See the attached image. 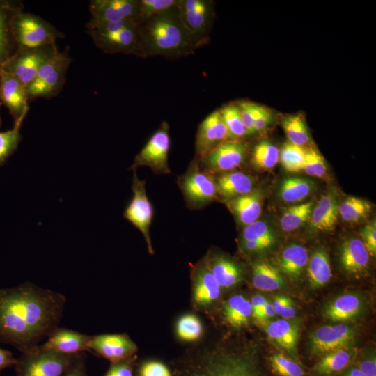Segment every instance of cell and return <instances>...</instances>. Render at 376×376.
<instances>
[{"label": "cell", "instance_id": "cell-42", "mask_svg": "<svg viewBox=\"0 0 376 376\" xmlns=\"http://www.w3.org/2000/svg\"><path fill=\"white\" fill-rule=\"evenodd\" d=\"M24 119L14 123L13 127L4 132H0V165L13 154L21 139L20 130Z\"/></svg>", "mask_w": 376, "mask_h": 376}, {"label": "cell", "instance_id": "cell-51", "mask_svg": "<svg viewBox=\"0 0 376 376\" xmlns=\"http://www.w3.org/2000/svg\"><path fill=\"white\" fill-rule=\"evenodd\" d=\"M134 357L118 363H111L104 376H133Z\"/></svg>", "mask_w": 376, "mask_h": 376}, {"label": "cell", "instance_id": "cell-26", "mask_svg": "<svg viewBox=\"0 0 376 376\" xmlns=\"http://www.w3.org/2000/svg\"><path fill=\"white\" fill-rule=\"evenodd\" d=\"M354 357L350 347L327 353L314 364L311 373L314 376H335L348 368Z\"/></svg>", "mask_w": 376, "mask_h": 376}, {"label": "cell", "instance_id": "cell-49", "mask_svg": "<svg viewBox=\"0 0 376 376\" xmlns=\"http://www.w3.org/2000/svg\"><path fill=\"white\" fill-rule=\"evenodd\" d=\"M139 376H172L168 367L157 361L143 362L139 368Z\"/></svg>", "mask_w": 376, "mask_h": 376}, {"label": "cell", "instance_id": "cell-10", "mask_svg": "<svg viewBox=\"0 0 376 376\" xmlns=\"http://www.w3.org/2000/svg\"><path fill=\"white\" fill-rule=\"evenodd\" d=\"M170 147L169 125L166 121H163L136 155L131 169L134 170L139 166H148L158 174L171 173L168 163Z\"/></svg>", "mask_w": 376, "mask_h": 376}, {"label": "cell", "instance_id": "cell-27", "mask_svg": "<svg viewBox=\"0 0 376 376\" xmlns=\"http://www.w3.org/2000/svg\"><path fill=\"white\" fill-rule=\"evenodd\" d=\"M205 260L221 288L233 287L242 280L241 267L227 257L214 255Z\"/></svg>", "mask_w": 376, "mask_h": 376}, {"label": "cell", "instance_id": "cell-1", "mask_svg": "<svg viewBox=\"0 0 376 376\" xmlns=\"http://www.w3.org/2000/svg\"><path fill=\"white\" fill-rule=\"evenodd\" d=\"M65 301L31 283L0 290V343L23 354L34 350L58 328Z\"/></svg>", "mask_w": 376, "mask_h": 376}, {"label": "cell", "instance_id": "cell-48", "mask_svg": "<svg viewBox=\"0 0 376 376\" xmlns=\"http://www.w3.org/2000/svg\"><path fill=\"white\" fill-rule=\"evenodd\" d=\"M272 306L276 314L285 320L291 319L296 315V310L292 301L286 296H276L274 299Z\"/></svg>", "mask_w": 376, "mask_h": 376}, {"label": "cell", "instance_id": "cell-28", "mask_svg": "<svg viewBox=\"0 0 376 376\" xmlns=\"http://www.w3.org/2000/svg\"><path fill=\"white\" fill-rule=\"evenodd\" d=\"M265 331L270 339L297 359V344L299 334L297 324L285 319H279L270 322Z\"/></svg>", "mask_w": 376, "mask_h": 376}, {"label": "cell", "instance_id": "cell-31", "mask_svg": "<svg viewBox=\"0 0 376 376\" xmlns=\"http://www.w3.org/2000/svg\"><path fill=\"white\" fill-rule=\"evenodd\" d=\"M253 286L262 291H275L283 286L285 281L279 269L265 261L253 264L252 269Z\"/></svg>", "mask_w": 376, "mask_h": 376}, {"label": "cell", "instance_id": "cell-60", "mask_svg": "<svg viewBox=\"0 0 376 376\" xmlns=\"http://www.w3.org/2000/svg\"><path fill=\"white\" fill-rule=\"evenodd\" d=\"M76 363V362H75ZM73 367V366H72ZM72 367L70 368V370L63 376H72L73 375V373H72Z\"/></svg>", "mask_w": 376, "mask_h": 376}, {"label": "cell", "instance_id": "cell-46", "mask_svg": "<svg viewBox=\"0 0 376 376\" xmlns=\"http://www.w3.org/2000/svg\"><path fill=\"white\" fill-rule=\"evenodd\" d=\"M203 333L200 320L194 315L182 316L177 322V334L179 338L186 341L196 340Z\"/></svg>", "mask_w": 376, "mask_h": 376}, {"label": "cell", "instance_id": "cell-36", "mask_svg": "<svg viewBox=\"0 0 376 376\" xmlns=\"http://www.w3.org/2000/svg\"><path fill=\"white\" fill-rule=\"evenodd\" d=\"M371 204L362 198L350 196L338 205V216L346 222L357 223L368 217Z\"/></svg>", "mask_w": 376, "mask_h": 376}, {"label": "cell", "instance_id": "cell-43", "mask_svg": "<svg viewBox=\"0 0 376 376\" xmlns=\"http://www.w3.org/2000/svg\"><path fill=\"white\" fill-rule=\"evenodd\" d=\"M179 0H139L136 22H143L177 6Z\"/></svg>", "mask_w": 376, "mask_h": 376}, {"label": "cell", "instance_id": "cell-47", "mask_svg": "<svg viewBox=\"0 0 376 376\" xmlns=\"http://www.w3.org/2000/svg\"><path fill=\"white\" fill-rule=\"evenodd\" d=\"M251 110L255 133L264 131L272 120L271 111L259 104L251 102Z\"/></svg>", "mask_w": 376, "mask_h": 376}, {"label": "cell", "instance_id": "cell-56", "mask_svg": "<svg viewBox=\"0 0 376 376\" xmlns=\"http://www.w3.org/2000/svg\"><path fill=\"white\" fill-rule=\"evenodd\" d=\"M17 360L14 358L12 353L0 347V370L6 368L16 365Z\"/></svg>", "mask_w": 376, "mask_h": 376}, {"label": "cell", "instance_id": "cell-55", "mask_svg": "<svg viewBox=\"0 0 376 376\" xmlns=\"http://www.w3.org/2000/svg\"><path fill=\"white\" fill-rule=\"evenodd\" d=\"M267 301V299L260 295H256L252 297L251 301L252 307V316L256 320L258 318L261 311Z\"/></svg>", "mask_w": 376, "mask_h": 376}, {"label": "cell", "instance_id": "cell-20", "mask_svg": "<svg viewBox=\"0 0 376 376\" xmlns=\"http://www.w3.org/2000/svg\"><path fill=\"white\" fill-rule=\"evenodd\" d=\"M20 8L22 6L19 2L0 0V77L4 65L18 49L11 31V20L15 12Z\"/></svg>", "mask_w": 376, "mask_h": 376}, {"label": "cell", "instance_id": "cell-29", "mask_svg": "<svg viewBox=\"0 0 376 376\" xmlns=\"http://www.w3.org/2000/svg\"><path fill=\"white\" fill-rule=\"evenodd\" d=\"M307 249L299 244H291L285 246L279 255L278 262L281 270L292 279L301 276L307 265Z\"/></svg>", "mask_w": 376, "mask_h": 376}, {"label": "cell", "instance_id": "cell-5", "mask_svg": "<svg viewBox=\"0 0 376 376\" xmlns=\"http://www.w3.org/2000/svg\"><path fill=\"white\" fill-rule=\"evenodd\" d=\"M11 31L18 49L54 46L57 38L63 37L46 20L24 12L22 8L17 10L12 18Z\"/></svg>", "mask_w": 376, "mask_h": 376}, {"label": "cell", "instance_id": "cell-16", "mask_svg": "<svg viewBox=\"0 0 376 376\" xmlns=\"http://www.w3.org/2000/svg\"><path fill=\"white\" fill-rule=\"evenodd\" d=\"M229 140L233 139L222 119L219 110L216 109L208 114L198 125L195 141L196 159H201L216 146Z\"/></svg>", "mask_w": 376, "mask_h": 376}, {"label": "cell", "instance_id": "cell-19", "mask_svg": "<svg viewBox=\"0 0 376 376\" xmlns=\"http://www.w3.org/2000/svg\"><path fill=\"white\" fill-rule=\"evenodd\" d=\"M91 336L83 334L76 331L57 328L39 347L43 350L61 354H75L88 351Z\"/></svg>", "mask_w": 376, "mask_h": 376}, {"label": "cell", "instance_id": "cell-25", "mask_svg": "<svg viewBox=\"0 0 376 376\" xmlns=\"http://www.w3.org/2000/svg\"><path fill=\"white\" fill-rule=\"evenodd\" d=\"M221 287L209 269L205 260L198 265L194 273V299L200 306L214 302L220 296Z\"/></svg>", "mask_w": 376, "mask_h": 376}, {"label": "cell", "instance_id": "cell-13", "mask_svg": "<svg viewBox=\"0 0 376 376\" xmlns=\"http://www.w3.org/2000/svg\"><path fill=\"white\" fill-rule=\"evenodd\" d=\"M248 147L244 140L223 142L197 159L201 169L215 175L230 171L242 165L247 155Z\"/></svg>", "mask_w": 376, "mask_h": 376}, {"label": "cell", "instance_id": "cell-2", "mask_svg": "<svg viewBox=\"0 0 376 376\" xmlns=\"http://www.w3.org/2000/svg\"><path fill=\"white\" fill-rule=\"evenodd\" d=\"M140 58L178 59L193 54L196 47L183 26L178 5L138 23Z\"/></svg>", "mask_w": 376, "mask_h": 376}, {"label": "cell", "instance_id": "cell-3", "mask_svg": "<svg viewBox=\"0 0 376 376\" xmlns=\"http://www.w3.org/2000/svg\"><path fill=\"white\" fill-rule=\"evenodd\" d=\"M178 376H267L254 354L217 350L186 363Z\"/></svg>", "mask_w": 376, "mask_h": 376}, {"label": "cell", "instance_id": "cell-57", "mask_svg": "<svg viewBox=\"0 0 376 376\" xmlns=\"http://www.w3.org/2000/svg\"><path fill=\"white\" fill-rule=\"evenodd\" d=\"M275 315L276 313L272 304L267 301L257 320L259 322H264L267 319L273 318Z\"/></svg>", "mask_w": 376, "mask_h": 376}, {"label": "cell", "instance_id": "cell-6", "mask_svg": "<svg viewBox=\"0 0 376 376\" xmlns=\"http://www.w3.org/2000/svg\"><path fill=\"white\" fill-rule=\"evenodd\" d=\"M81 357L36 349L23 354L17 360V376H63Z\"/></svg>", "mask_w": 376, "mask_h": 376}, {"label": "cell", "instance_id": "cell-15", "mask_svg": "<svg viewBox=\"0 0 376 376\" xmlns=\"http://www.w3.org/2000/svg\"><path fill=\"white\" fill-rule=\"evenodd\" d=\"M139 0H93L89 4L91 19L86 26L125 19H136Z\"/></svg>", "mask_w": 376, "mask_h": 376}, {"label": "cell", "instance_id": "cell-38", "mask_svg": "<svg viewBox=\"0 0 376 376\" xmlns=\"http://www.w3.org/2000/svg\"><path fill=\"white\" fill-rule=\"evenodd\" d=\"M282 126L290 143L301 147L309 143V132L301 115L287 116L283 119Z\"/></svg>", "mask_w": 376, "mask_h": 376}, {"label": "cell", "instance_id": "cell-59", "mask_svg": "<svg viewBox=\"0 0 376 376\" xmlns=\"http://www.w3.org/2000/svg\"><path fill=\"white\" fill-rule=\"evenodd\" d=\"M340 376H365L362 372L357 367H350L347 370L343 371Z\"/></svg>", "mask_w": 376, "mask_h": 376}, {"label": "cell", "instance_id": "cell-53", "mask_svg": "<svg viewBox=\"0 0 376 376\" xmlns=\"http://www.w3.org/2000/svg\"><path fill=\"white\" fill-rule=\"evenodd\" d=\"M243 249L248 253H260L269 249L274 242L269 241H241Z\"/></svg>", "mask_w": 376, "mask_h": 376}, {"label": "cell", "instance_id": "cell-39", "mask_svg": "<svg viewBox=\"0 0 376 376\" xmlns=\"http://www.w3.org/2000/svg\"><path fill=\"white\" fill-rule=\"evenodd\" d=\"M222 119L232 138L243 140L249 136L243 124L237 103H230L219 109Z\"/></svg>", "mask_w": 376, "mask_h": 376}, {"label": "cell", "instance_id": "cell-58", "mask_svg": "<svg viewBox=\"0 0 376 376\" xmlns=\"http://www.w3.org/2000/svg\"><path fill=\"white\" fill-rule=\"evenodd\" d=\"M72 373V376H86L84 364L81 357L73 365Z\"/></svg>", "mask_w": 376, "mask_h": 376}, {"label": "cell", "instance_id": "cell-40", "mask_svg": "<svg viewBox=\"0 0 376 376\" xmlns=\"http://www.w3.org/2000/svg\"><path fill=\"white\" fill-rule=\"evenodd\" d=\"M267 363L272 373L276 376H305L304 368L294 359L283 353L269 356Z\"/></svg>", "mask_w": 376, "mask_h": 376}, {"label": "cell", "instance_id": "cell-11", "mask_svg": "<svg viewBox=\"0 0 376 376\" xmlns=\"http://www.w3.org/2000/svg\"><path fill=\"white\" fill-rule=\"evenodd\" d=\"M132 191L133 196L127 203L123 217L143 235L150 254H154L150 235L154 210L146 190V181L140 180L136 169L133 170Z\"/></svg>", "mask_w": 376, "mask_h": 376}, {"label": "cell", "instance_id": "cell-32", "mask_svg": "<svg viewBox=\"0 0 376 376\" xmlns=\"http://www.w3.org/2000/svg\"><path fill=\"white\" fill-rule=\"evenodd\" d=\"M307 274L311 288L324 285L331 277L329 256L323 248L316 249L308 258Z\"/></svg>", "mask_w": 376, "mask_h": 376}, {"label": "cell", "instance_id": "cell-23", "mask_svg": "<svg viewBox=\"0 0 376 376\" xmlns=\"http://www.w3.org/2000/svg\"><path fill=\"white\" fill-rule=\"evenodd\" d=\"M370 254L363 241L359 238H349L340 247V262L343 269L350 274H359L368 266Z\"/></svg>", "mask_w": 376, "mask_h": 376}, {"label": "cell", "instance_id": "cell-24", "mask_svg": "<svg viewBox=\"0 0 376 376\" xmlns=\"http://www.w3.org/2000/svg\"><path fill=\"white\" fill-rule=\"evenodd\" d=\"M338 202L334 194L322 195L312 210L310 227L316 231L329 232L334 229L338 217Z\"/></svg>", "mask_w": 376, "mask_h": 376}, {"label": "cell", "instance_id": "cell-9", "mask_svg": "<svg viewBox=\"0 0 376 376\" xmlns=\"http://www.w3.org/2000/svg\"><path fill=\"white\" fill-rule=\"evenodd\" d=\"M70 61L67 53L56 50L26 87L29 99L48 98L56 95L65 83Z\"/></svg>", "mask_w": 376, "mask_h": 376}, {"label": "cell", "instance_id": "cell-45", "mask_svg": "<svg viewBox=\"0 0 376 376\" xmlns=\"http://www.w3.org/2000/svg\"><path fill=\"white\" fill-rule=\"evenodd\" d=\"M276 242V236L272 227L263 220H256L243 228L241 241Z\"/></svg>", "mask_w": 376, "mask_h": 376}, {"label": "cell", "instance_id": "cell-44", "mask_svg": "<svg viewBox=\"0 0 376 376\" xmlns=\"http://www.w3.org/2000/svg\"><path fill=\"white\" fill-rule=\"evenodd\" d=\"M308 175L324 178L327 172L325 159L321 153L315 148H305L303 169Z\"/></svg>", "mask_w": 376, "mask_h": 376}, {"label": "cell", "instance_id": "cell-21", "mask_svg": "<svg viewBox=\"0 0 376 376\" xmlns=\"http://www.w3.org/2000/svg\"><path fill=\"white\" fill-rule=\"evenodd\" d=\"M214 175L219 197L226 201L255 189V180L248 173L233 170Z\"/></svg>", "mask_w": 376, "mask_h": 376}, {"label": "cell", "instance_id": "cell-18", "mask_svg": "<svg viewBox=\"0 0 376 376\" xmlns=\"http://www.w3.org/2000/svg\"><path fill=\"white\" fill-rule=\"evenodd\" d=\"M29 100L26 87L3 70L0 77V104L7 108L14 123L24 120L29 109Z\"/></svg>", "mask_w": 376, "mask_h": 376}, {"label": "cell", "instance_id": "cell-50", "mask_svg": "<svg viewBox=\"0 0 376 376\" xmlns=\"http://www.w3.org/2000/svg\"><path fill=\"white\" fill-rule=\"evenodd\" d=\"M361 235L363 242L369 254L372 256L376 255V224L372 221L364 226L361 230Z\"/></svg>", "mask_w": 376, "mask_h": 376}, {"label": "cell", "instance_id": "cell-12", "mask_svg": "<svg viewBox=\"0 0 376 376\" xmlns=\"http://www.w3.org/2000/svg\"><path fill=\"white\" fill-rule=\"evenodd\" d=\"M56 50V45L17 49L6 63L3 70L15 77L26 87L34 79L42 65Z\"/></svg>", "mask_w": 376, "mask_h": 376}, {"label": "cell", "instance_id": "cell-30", "mask_svg": "<svg viewBox=\"0 0 376 376\" xmlns=\"http://www.w3.org/2000/svg\"><path fill=\"white\" fill-rule=\"evenodd\" d=\"M315 189V183L308 178L288 177L281 182L278 195L283 202L297 203L310 196Z\"/></svg>", "mask_w": 376, "mask_h": 376}, {"label": "cell", "instance_id": "cell-8", "mask_svg": "<svg viewBox=\"0 0 376 376\" xmlns=\"http://www.w3.org/2000/svg\"><path fill=\"white\" fill-rule=\"evenodd\" d=\"M178 9L180 20L197 49L210 41V33L214 17V2L211 0H179Z\"/></svg>", "mask_w": 376, "mask_h": 376}, {"label": "cell", "instance_id": "cell-4", "mask_svg": "<svg viewBox=\"0 0 376 376\" xmlns=\"http://www.w3.org/2000/svg\"><path fill=\"white\" fill-rule=\"evenodd\" d=\"M95 45L106 54H125L140 58L138 22L125 19L86 26Z\"/></svg>", "mask_w": 376, "mask_h": 376}, {"label": "cell", "instance_id": "cell-17", "mask_svg": "<svg viewBox=\"0 0 376 376\" xmlns=\"http://www.w3.org/2000/svg\"><path fill=\"white\" fill-rule=\"evenodd\" d=\"M92 350L116 363L134 357L137 347L126 334H102L91 336L88 345Z\"/></svg>", "mask_w": 376, "mask_h": 376}, {"label": "cell", "instance_id": "cell-37", "mask_svg": "<svg viewBox=\"0 0 376 376\" xmlns=\"http://www.w3.org/2000/svg\"><path fill=\"white\" fill-rule=\"evenodd\" d=\"M279 161V150L271 142L261 141L254 146L251 162L256 168L267 171L273 169Z\"/></svg>", "mask_w": 376, "mask_h": 376}, {"label": "cell", "instance_id": "cell-14", "mask_svg": "<svg viewBox=\"0 0 376 376\" xmlns=\"http://www.w3.org/2000/svg\"><path fill=\"white\" fill-rule=\"evenodd\" d=\"M354 330L350 325L338 324L317 329L310 337L311 352L323 356L327 353L350 347L354 339Z\"/></svg>", "mask_w": 376, "mask_h": 376}, {"label": "cell", "instance_id": "cell-22", "mask_svg": "<svg viewBox=\"0 0 376 376\" xmlns=\"http://www.w3.org/2000/svg\"><path fill=\"white\" fill-rule=\"evenodd\" d=\"M262 193L256 189L226 201L227 207L237 222L245 227L256 221L260 216L263 207Z\"/></svg>", "mask_w": 376, "mask_h": 376}, {"label": "cell", "instance_id": "cell-52", "mask_svg": "<svg viewBox=\"0 0 376 376\" xmlns=\"http://www.w3.org/2000/svg\"><path fill=\"white\" fill-rule=\"evenodd\" d=\"M243 124L248 135L255 134L253 129V120L251 110V102L242 101L237 103Z\"/></svg>", "mask_w": 376, "mask_h": 376}, {"label": "cell", "instance_id": "cell-35", "mask_svg": "<svg viewBox=\"0 0 376 376\" xmlns=\"http://www.w3.org/2000/svg\"><path fill=\"white\" fill-rule=\"evenodd\" d=\"M314 205L313 201H308L288 207L280 218L279 224L281 230L290 233L302 226L307 221H309Z\"/></svg>", "mask_w": 376, "mask_h": 376}, {"label": "cell", "instance_id": "cell-54", "mask_svg": "<svg viewBox=\"0 0 376 376\" xmlns=\"http://www.w3.org/2000/svg\"><path fill=\"white\" fill-rule=\"evenodd\" d=\"M357 367L365 376H376L375 357L372 356L360 361Z\"/></svg>", "mask_w": 376, "mask_h": 376}, {"label": "cell", "instance_id": "cell-41", "mask_svg": "<svg viewBox=\"0 0 376 376\" xmlns=\"http://www.w3.org/2000/svg\"><path fill=\"white\" fill-rule=\"evenodd\" d=\"M305 155L304 147L285 142L279 152V160L283 167L289 172L302 171Z\"/></svg>", "mask_w": 376, "mask_h": 376}, {"label": "cell", "instance_id": "cell-33", "mask_svg": "<svg viewBox=\"0 0 376 376\" xmlns=\"http://www.w3.org/2000/svg\"><path fill=\"white\" fill-rule=\"evenodd\" d=\"M361 300L354 294H345L331 301L325 309V316L334 322H343L356 316L361 310Z\"/></svg>", "mask_w": 376, "mask_h": 376}, {"label": "cell", "instance_id": "cell-34", "mask_svg": "<svg viewBox=\"0 0 376 376\" xmlns=\"http://www.w3.org/2000/svg\"><path fill=\"white\" fill-rule=\"evenodd\" d=\"M223 314L233 327L240 328L248 324L252 315L251 302L240 295L230 297L224 304Z\"/></svg>", "mask_w": 376, "mask_h": 376}, {"label": "cell", "instance_id": "cell-7", "mask_svg": "<svg viewBox=\"0 0 376 376\" xmlns=\"http://www.w3.org/2000/svg\"><path fill=\"white\" fill-rule=\"evenodd\" d=\"M178 184L189 209H202L219 198L214 175L201 169L196 159L179 178Z\"/></svg>", "mask_w": 376, "mask_h": 376}]
</instances>
